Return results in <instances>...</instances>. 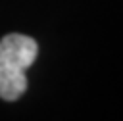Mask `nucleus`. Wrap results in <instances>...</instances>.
Masks as SVG:
<instances>
[{
	"mask_svg": "<svg viewBox=\"0 0 123 121\" xmlns=\"http://www.w3.org/2000/svg\"><path fill=\"white\" fill-rule=\"evenodd\" d=\"M38 46L25 35H6L0 40V98L13 102L27 90L25 69L37 60Z\"/></svg>",
	"mask_w": 123,
	"mask_h": 121,
	"instance_id": "nucleus-1",
	"label": "nucleus"
}]
</instances>
